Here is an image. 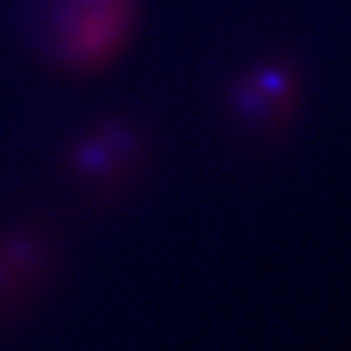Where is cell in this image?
Here are the masks:
<instances>
[{
    "mask_svg": "<svg viewBox=\"0 0 351 351\" xmlns=\"http://www.w3.org/2000/svg\"><path fill=\"white\" fill-rule=\"evenodd\" d=\"M135 0H34L32 32L41 51L69 69H98L125 46Z\"/></svg>",
    "mask_w": 351,
    "mask_h": 351,
    "instance_id": "1",
    "label": "cell"
}]
</instances>
